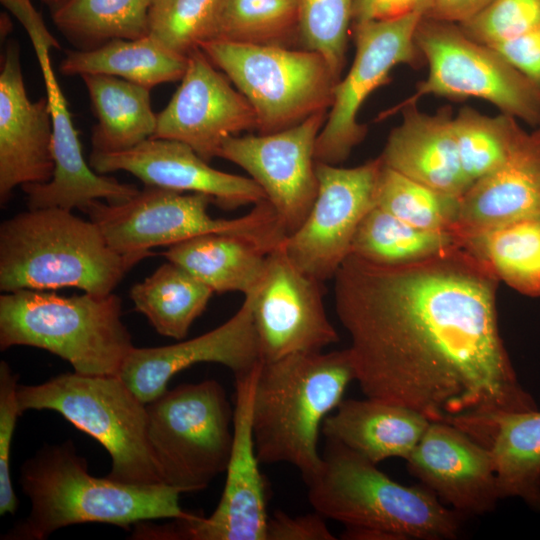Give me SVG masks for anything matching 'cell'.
Here are the masks:
<instances>
[{
	"label": "cell",
	"instance_id": "6da1fadb",
	"mask_svg": "<svg viewBox=\"0 0 540 540\" xmlns=\"http://www.w3.org/2000/svg\"><path fill=\"white\" fill-rule=\"evenodd\" d=\"M333 279L366 397L451 424L486 447L497 416L537 410L500 336L499 279L463 247L401 265L349 255Z\"/></svg>",
	"mask_w": 540,
	"mask_h": 540
},
{
	"label": "cell",
	"instance_id": "7a4b0ae2",
	"mask_svg": "<svg viewBox=\"0 0 540 540\" xmlns=\"http://www.w3.org/2000/svg\"><path fill=\"white\" fill-rule=\"evenodd\" d=\"M19 482L30 500V513L3 535L4 540H45L80 523L128 528L194 515L182 509L181 493L165 484L130 485L91 475L71 440L45 446L26 460Z\"/></svg>",
	"mask_w": 540,
	"mask_h": 540
},
{
	"label": "cell",
	"instance_id": "3957f363",
	"mask_svg": "<svg viewBox=\"0 0 540 540\" xmlns=\"http://www.w3.org/2000/svg\"><path fill=\"white\" fill-rule=\"evenodd\" d=\"M355 380L348 349L294 353L262 362L252 400V431L262 464L286 463L304 481L320 469L319 433Z\"/></svg>",
	"mask_w": 540,
	"mask_h": 540
},
{
	"label": "cell",
	"instance_id": "277c9868",
	"mask_svg": "<svg viewBox=\"0 0 540 540\" xmlns=\"http://www.w3.org/2000/svg\"><path fill=\"white\" fill-rule=\"evenodd\" d=\"M153 252L123 255L71 210L28 209L0 225V290L78 288L107 295Z\"/></svg>",
	"mask_w": 540,
	"mask_h": 540
},
{
	"label": "cell",
	"instance_id": "5b68a950",
	"mask_svg": "<svg viewBox=\"0 0 540 540\" xmlns=\"http://www.w3.org/2000/svg\"><path fill=\"white\" fill-rule=\"evenodd\" d=\"M308 500L347 529L377 531L388 540L454 539L460 513L430 489L402 485L345 445L326 439L320 469L305 481Z\"/></svg>",
	"mask_w": 540,
	"mask_h": 540
},
{
	"label": "cell",
	"instance_id": "8992f818",
	"mask_svg": "<svg viewBox=\"0 0 540 540\" xmlns=\"http://www.w3.org/2000/svg\"><path fill=\"white\" fill-rule=\"evenodd\" d=\"M113 294L62 296L21 289L0 296V349L30 346L69 362L83 375H119L135 347Z\"/></svg>",
	"mask_w": 540,
	"mask_h": 540
},
{
	"label": "cell",
	"instance_id": "52a82bcc",
	"mask_svg": "<svg viewBox=\"0 0 540 540\" xmlns=\"http://www.w3.org/2000/svg\"><path fill=\"white\" fill-rule=\"evenodd\" d=\"M18 404L52 410L97 440L109 453L106 477L130 485L163 484L150 452L146 403L119 375L60 374L37 385H18Z\"/></svg>",
	"mask_w": 540,
	"mask_h": 540
},
{
	"label": "cell",
	"instance_id": "ba28073f",
	"mask_svg": "<svg viewBox=\"0 0 540 540\" xmlns=\"http://www.w3.org/2000/svg\"><path fill=\"white\" fill-rule=\"evenodd\" d=\"M211 202L206 194L145 185L120 203L95 200L85 213L109 246L123 255L151 252L153 247H169L209 233L242 236L272 251L288 236L267 200L234 219L212 218L208 212Z\"/></svg>",
	"mask_w": 540,
	"mask_h": 540
},
{
	"label": "cell",
	"instance_id": "9c48e42d",
	"mask_svg": "<svg viewBox=\"0 0 540 540\" xmlns=\"http://www.w3.org/2000/svg\"><path fill=\"white\" fill-rule=\"evenodd\" d=\"M147 435L161 483L180 493L207 488L226 471L232 409L216 380L185 383L146 404Z\"/></svg>",
	"mask_w": 540,
	"mask_h": 540
},
{
	"label": "cell",
	"instance_id": "30bf717a",
	"mask_svg": "<svg viewBox=\"0 0 540 540\" xmlns=\"http://www.w3.org/2000/svg\"><path fill=\"white\" fill-rule=\"evenodd\" d=\"M199 48L251 104L259 134L293 127L332 105L338 81L317 52L222 40Z\"/></svg>",
	"mask_w": 540,
	"mask_h": 540
},
{
	"label": "cell",
	"instance_id": "8fae6325",
	"mask_svg": "<svg viewBox=\"0 0 540 540\" xmlns=\"http://www.w3.org/2000/svg\"><path fill=\"white\" fill-rule=\"evenodd\" d=\"M415 42L428 64L427 77L407 99L382 112L379 120L435 95L453 101L482 99L501 113L540 126V92L494 48L471 39L458 24L425 16L417 26Z\"/></svg>",
	"mask_w": 540,
	"mask_h": 540
},
{
	"label": "cell",
	"instance_id": "7c38bea8",
	"mask_svg": "<svg viewBox=\"0 0 540 540\" xmlns=\"http://www.w3.org/2000/svg\"><path fill=\"white\" fill-rule=\"evenodd\" d=\"M261 363L235 378L233 443L224 490L213 513L164 524L141 522L135 525L132 539L267 540L266 488L252 431V400Z\"/></svg>",
	"mask_w": 540,
	"mask_h": 540
},
{
	"label": "cell",
	"instance_id": "4fadbf2b",
	"mask_svg": "<svg viewBox=\"0 0 540 540\" xmlns=\"http://www.w3.org/2000/svg\"><path fill=\"white\" fill-rule=\"evenodd\" d=\"M424 13L352 25L355 57L350 70L333 90V102L315 146L316 162L337 165L345 161L366 136L358 114L369 95L390 81L400 64L417 66L421 53L415 42Z\"/></svg>",
	"mask_w": 540,
	"mask_h": 540
},
{
	"label": "cell",
	"instance_id": "5bb4252c",
	"mask_svg": "<svg viewBox=\"0 0 540 540\" xmlns=\"http://www.w3.org/2000/svg\"><path fill=\"white\" fill-rule=\"evenodd\" d=\"M382 165L380 156L352 168L316 162V199L303 224L282 243L303 272L321 282L334 278L375 206Z\"/></svg>",
	"mask_w": 540,
	"mask_h": 540
},
{
	"label": "cell",
	"instance_id": "9a60e30c",
	"mask_svg": "<svg viewBox=\"0 0 540 540\" xmlns=\"http://www.w3.org/2000/svg\"><path fill=\"white\" fill-rule=\"evenodd\" d=\"M327 114L275 133L229 137L218 153L262 188L288 236L303 224L317 196L315 146Z\"/></svg>",
	"mask_w": 540,
	"mask_h": 540
},
{
	"label": "cell",
	"instance_id": "2e32d148",
	"mask_svg": "<svg viewBox=\"0 0 540 540\" xmlns=\"http://www.w3.org/2000/svg\"><path fill=\"white\" fill-rule=\"evenodd\" d=\"M253 322L262 362L322 351L339 340L324 307L322 282L298 268L282 244L268 253L254 291Z\"/></svg>",
	"mask_w": 540,
	"mask_h": 540
},
{
	"label": "cell",
	"instance_id": "e0dca14e",
	"mask_svg": "<svg viewBox=\"0 0 540 540\" xmlns=\"http://www.w3.org/2000/svg\"><path fill=\"white\" fill-rule=\"evenodd\" d=\"M256 125L251 104L198 47L187 55L180 85L157 114L152 138L182 142L209 162L227 138Z\"/></svg>",
	"mask_w": 540,
	"mask_h": 540
},
{
	"label": "cell",
	"instance_id": "ac0fdd59",
	"mask_svg": "<svg viewBox=\"0 0 540 540\" xmlns=\"http://www.w3.org/2000/svg\"><path fill=\"white\" fill-rule=\"evenodd\" d=\"M253 303L254 291L245 295L226 322L195 338L161 347H134L119 376L147 404L167 390L173 376L198 363L221 364L235 378L251 372L261 362Z\"/></svg>",
	"mask_w": 540,
	"mask_h": 540
},
{
	"label": "cell",
	"instance_id": "d6986e66",
	"mask_svg": "<svg viewBox=\"0 0 540 540\" xmlns=\"http://www.w3.org/2000/svg\"><path fill=\"white\" fill-rule=\"evenodd\" d=\"M405 460L422 485L460 514L488 513L500 499L491 450L451 424L431 421Z\"/></svg>",
	"mask_w": 540,
	"mask_h": 540
},
{
	"label": "cell",
	"instance_id": "ffe728a7",
	"mask_svg": "<svg viewBox=\"0 0 540 540\" xmlns=\"http://www.w3.org/2000/svg\"><path fill=\"white\" fill-rule=\"evenodd\" d=\"M42 72L52 118L54 173L50 181L22 186L28 209L58 207L85 212L95 200L120 203L139 189L113 177L99 174L84 159L79 134L67 100L51 65L46 44L33 46Z\"/></svg>",
	"mask_w": 540,
	"mask_h": 540
},
{
	"label": "cell",
	"instance_id": "44dd1931",
	"mask_svg": "<svg viewBox=\"0 0 540 540\" xmlns=\"http://www.w3.org/2000/svg\"><path fill=\"white\" fill-rule=\"evenodd\" d=\"M52 118L45 97L32 101L26 92L19 45L10 41L0 72V203L17 186L41 184L54 173Z\"/></svg>",
	"mask_w": 540,
	"mask_h": 540
},
{
	"label": "cell",
	"instance_id": "7402d4cb",
	"mask_svg": "<svg viewBox=\"0 0 540 540\" xmlns=\"http://www.w3.org/2000/svg\"><path fill=\"white\" fill-rule=\"evenodd\" d=\"M89 164L99 174L125 171L145 185L206 194L226 209L267 200L252 178L217 170L190 146L175 140L149 138L121 152H91Z\"/></svg>",
	"mask_w": 540,
	"mask_h": 540
},
{
	"label": "cell",
	"instance_id": "603a6c76",
	"mask_svg": "<svg viewBox=\"0 0 540 540\" xmlns=\"http://www.w3.org/2000/svg\"><path fill=\"white\" fill-rule=\"evenodd\" d=\"M540 218V126L527 132L507 160L460 198L451 230L459 239L509 223Z\"/></svg>",
	"mask_w": 540,
	"mask_h": 540
},
{
	"label": "cell",
	"instance_id": "cb8c5ba5",
	"mask_svg": "<svg viewBox=\"0 0 540 540\" xmlns=\"http://www.w3.org/2000/svg\"><path fill=\"white\" fill-rule=\"evenodd\" d=\"M381 154L389 168L435 190L461 197L471 186L459 159L450 107L430 114L403 107Z\"/></svg>",
	"mask_w": 540,
	"mask_h": 540
},
{
	"label": "cell",
	"instance_id": "d4e9b609",
	"mask_svg": "<svg viewBox=\"0 0 540 540\" xmlns=\"http://www.w3.org/2000/svg\"><path fill=\"white\" fill-rule=\"evenodd\" d=\"M430 422L413 409L366 397L342 400L325 418L322 433L378 464L406 459Z\"/></svg>",
	"mask_w": 540,
	"mask_h": 540
},
{
	"label": "cell",
	"instance_id": "484cf974",
	"mask_svg": "<svg viewBox=\"0 0 540 540\" xmlns=\"http://www.w3.org/2000/svg\"><path fill=\"white\" fill-rule=\"evenodd\" d=\"M269 252L242 236L209 233L171 245L163 255L214 292L248 295L264 277Z\"/></svg>",
	"mask_w": 540,
	"mask_h": 540
},
{
	"label": "cell",
	"instance_id": "4316f807",
	"mask_svg": "<svg viewBox=\"0 0 540 540\" xmlns=\"http://www.w3.org/2000/svg\"><path fill=\"white\" fill-rule=\"evenodd\" d=\"M80 77L97 119L91 152H121L153 137L157 114L152 110L150 88L104 74Z\"/></svg>",
	"mask_w": 540,
	"mask_h": 540
},
{
	"label": "cell",
	"instance_id": "83f0119b",
	"mask_svg": "<svg viewBox=\"0 0 540 540\" xmlns=\"http://www.w3.org/2000/svg\"><path fill=\"white\" fill-rule=\"evenodd\" d=\"M186 66L187 56L147 35L137 39H114L90 50L68 51L59 70L65 76H115L152 89L181 80Z\"/></svg>",
	"mask_w": 540,
	"mask_h": 540
},
{
	"label": "cell",
	"instance_id": "f1b7e54d",
	"mask_svg": "<svg viewBox=\"0 0 540 540\" xmlns=\"http://www.w3.org/2000/svg\"><path fill=\"white\" fill-rule=\"evenodd\" d=\"M214 291L181 266L168 261L130 289L135 310L162 336L184 339L205 311Z\"/></svg>",
	"mask_w": 540,
	"mask_h": 540
},
{
	"label": "cell",
	"instance_id": "f546056e",
	"mask_svg": "<svg viewBox=\"0 0 540 540\" xmlns=\"http://www.w3.org/2000/svg\"><path fill=\"white\" fill-rule=\"evenodd\" d=\"M489 448L500 499L520 498L540 510V412L497 416Z\"/></svg>",
	"mask_w": 540,
	"mask_h": 540
},
{
	"label": "cell",
	"instance_id": "4dcf8cb0",
	"mask_svg": "<svg viewBox=\"0 0 540 540\" xmlns=\"http://www.w3.org/2000/svg\"><path fill=\"white\" fill-rule=\"evenodd\" d=\"M50 13L57 29L78 50L150 32L149 0H56Z\"/></svg>",
	"mask_w": 540,
	"mask_h": 540
},
{
	"label": "cell",
	"instance_id": "1f68e13d",
	"mask_svg": "<svg viewBox=\"0 0 540 540\" xmlns=\"http://www.w3.org/2000/svg\"><path fill=\"white\" fill-rule=\"evenodd\" d=\"M509 287L540 297V218L494 227L460 239Z\"/></svg>",
	"mask_w": 540,
	"mask_h": 540
},
{
	"label": "cell",
	"instance_id": "d6a6232c",
	"mask_svg": "<svg viewBox=\"0 0 540 540\" xmlns=\"http://www.w3.org/2000/svg\"><path fill=\"white\" fill-rule=\"evenodd\" d=\"M461 247L452 232L412 226L374 206L360 223L350 255L377 265H401Z\"/></svg>",
	"mask_w": 540,
	"mask_h": 540
},
{
	"label": "cell",
	"instance_id": "836d02e7",
	"mask_svg": "<svg viewBox=\"0 0 540 540\" xmlns=\"http://www.w3.org/2000/svg\"><path fill=\"white\" fill-rule=\"evenodd\" d=\"M210 40L289 47L298 42V1L219 0Z\"/></svg>",
	"mask_w": 540,
	"mask_h": 540
},
{
	"label": "cell",
	"instance_id": "e575fe53",
	"mask_svg": "<svg viewBox=\"0 0 540 540\" xmlns=\"http://www.w3.org/2000/svg\"><path fill=\"white\" fill-rule=\"evenodd\" d=\"M462 170L472 185L502 165L527 131L508 114H482L464 106L453 117Z\"/></svg>",
	"mask_w": 540,
	"mask_h": 540
},
{
	"label": "cell",
	"instance_id": "d590c367",
	"mask_svg": "<svg viewBox=\"0 0 540 540\" xmlns=\"http://www.w3.org/2000/svg\"><path fill=\"white\" fill-rule=\"evenodd\" d=\"M460 198L435 190L383 163L375 206L417 228L451 232L458 217Z\"/></svg>",
	"mask_w": 540,
	"mask_h": 540
},
{
	"label": "cell",
	"instance_id": "8d00e7d4",
	"mask_svg": "<svg viewBox=\"0 0 540 540\" xmlns=\"http://www.w3.org/2000/svg\"><path fill=\"white\" fill-rule=\"evenodd\" d=\"M298 42L319 53L337 81L346 63L352 0H297Z\"/></svg>",
	"mask_w": 540,
	"mask_h": 540
},
{
	"label": "cell",
	"instance_id": "74e56055",
	"mask_svg": "<svg viewBox=\"0 0 540 540\" xmlns=\"http://www.w3.org/2000/svg\"><path fill=\"white\" fill-rule=\"evenodd\" d=\"M219 0H170L150 16V32L168 49L187 56L208 40Z\"/></svg>",
	"mask_w": 540,
	"mask_h": 540
},
{
	"label": "cell",
	"instance_id": "f35d334b",
	"mask_svg": "<svg viewBox=\"0 0 540 540\" xmlns=\"http://www.w3.org/2000/svg\"><path fill=\"white\" fill-rule=\"evenodd\" d=\"M458 25L479 43L490 46L504 42L540 28V0H495Z\"/></svg>",
	"mask_w": 540,
	"mask_h": 540
},
{
	"label": "cell",
	"instance_id": "ab89813d",
	"mask_svg": "<svg viewBox=\"0 0 540 540\" xmlns=\"http://www.w3.org/2000/svg\"><path fill=\"white\" fill-rule=\"evenodd\" d=\"M19 376L5 361L0 362V515L14 514L18 500L10 475L13 435L18 417L23 413L18 404Z\"/></svg>",
	"mask_w": 540,
	"mask_h": 540
},
{
	"label": "cell",
	"instance_id": "60d3db41",
	"mask_svg": "<svg viewBox=\"0 0 540 540\" xmlns=\"http://www.w3.org/2000/svg\"><path fill=\"white\" fill-rule=\"evenodd\" d=\"M325 519L316 511L300 516L275 511L268 519L267 540H334Z\"/></svg>",
	"mask_w": 540,
	"mask_h": 540
},
{
	"label": "cell",
	"instance_id": "b9f144b4",
	"mask_svg": "<svg viewBox=\"0 0 540 540\" xmlns=\"http://www.w3.org/2000/svg\"><path fill=\"white\" fill-rule=\"evenodd\" d=\"M490 46L521 72L540 92V28Z\"/></svg>",
	"mask_w": 540,
	"mask_h": 540
},
{
	"label": "cell",
	"instance_id": "7bdbcfd3",
	"mask_svg": "<svg viewBox=\"0 0 540 540\" xmlns=\"http://www.w3.org/2000/svg\"><path fill=\"white\" fill-rule=\"evenodd\" d=\"M433 0H352V25L425 12Z\"/></svg>",
	"mask_w": 540,
	"mask_h": 540
},
{
	"label": "cell",
	"instance_id": "ee69618b",
	"mask_svg": "<svg viewBox=\"0 0 540 540\" xmlns=\"http://www.w3.org/2000/svg\"><path fill=\"white\" fill-rule=\"evenodd\" d=\"M495 0H433L424 16L461 24L483 11Z\"/></svg>",
	"mask_w": 540,
	"mask_h": 540
},
{
	"label": "cell",
	"instance_id": "f6af8a7d",
	"mask_svg": "<svg viewBox=\"0 0 540 540\" xmlns=\"http://www.w3.org/2000/svg\"><path fill=\"white\" fill-rule=\"evenodd\" d=\"M150 1V16L159 12L165 7L170 0H149Z\"/></svg>",
	"mask_w": 540,
	"mask_h": 540
},
{
	"label": "cell",
	"instance_id": "bcb514c9",
	"mask_svg": "<svg viewBox=\"0 0 540 540\" xmlns=\"http://www.w3.org/2000/svg\"><path fill=\"white\" fill-rule=\"evenodd\" d=\"M43 3L48 5L49 7L55 2V0H41Z\"/></svg>",
	"mask_w": 540,
	"mask_h": 540
},
{
	"label": "cell",
	"instance_id": "7dc6e473",
	"mask_svg": "<svg viewBox=\"0 0 540 540\" xmlns=\"http://www.w3.org/2000/svg\"><path fill=\"white\" fill-rule=\"evenodd\" d=\"M56 1V0H55Z\"/></svg>",
	"mask_w": 540,
	"mask_h": 540
}]
</instances>
